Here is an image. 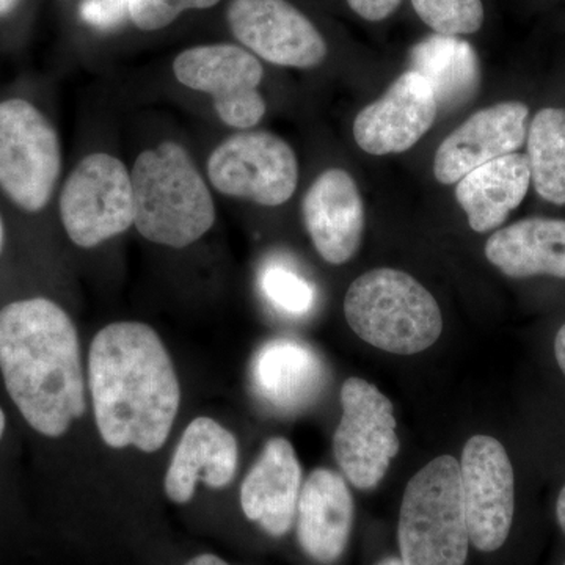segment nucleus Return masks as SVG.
I'll return each mask as SVG.
<instances>
[{
  "label": "nucleus",
  "instance_id": "obj_1",
  "mask_svg": "<svg viewBox=\"0 0 565 565\" xmlns=\"http://www.w3.org/2000/svg\"><path fill=\"white\" fill-rule=\"evenodd\" d=\"M0 384L40 440H61L84 416L79 334L51 297L33 294L0 303Z\"/></svg>",
  "mask_w": 565,
  "mask_h": 565
},
{
  "label": "nucleus",
  "instance_id": "obj_2",
  "mask_svg": "<svg viewBox=\"0 0 565 565\" xmlns=\"http://www.w3.org/2000/svg\"><path fill=\"white\" fill-rule=\"evenodd\" d=\"M88 384L104 444L156 452L169 440L181 388L152 327L126 321L99 330L88 355Z\"/></svg>",
  "mask_w": 565,
  "mask_h": 565
},
{
  "label": "nucleus",
  "instance_id": "obj_3",
  "mask_svg": "<svg viewBox=\"0 0 565 565\" xmlns=\"http://www.w3.org/2000/svg\"><path fill=\"white\" fill-rule=\"evenodd\" d=\"M134 226L152 244L185 248L215 223V204L192 156L177 141L140 152L131 170Z\"/></svg>",
  "mask_w": 565,
  "mask_h": 565
},
{
  "label": "nucleus",
  "instance_id": "obj_4",
  "mask_svg": "<svg viewBox=\"0 0 565 565\" xmlns=\"http://www.w3.org/2000/svg\"><path fill=\"white\" fill-rule=\"evenodd\" d=\"M344 315L364 343L396 355L426 351L444 332L433 294L412 275L390 267L370 270L352 282Z\"/></svg>",
  "mask_w": 565,
  "mask_h": 565
},
{
  "label": "nucleus",
  "instance_id": "obj_5",
  "mask_svg": "<svg viewBox=\"0 0 565 565\" xmlns=\"http://www.w3.org/2000/svg\"><path fill=\"white\" fill-rule=\"evenodd\" d=\"M404 565H465L470 546L460 463L440 456L405 487L397 525Z\"/></svg>",
  "mask_w": 565,
  "mask_h": 565
},
{
  "label": "nucleus",
  "instance_id": "obj_6",
  "mask_svg": "<svg viewBox=\"0 0 565 565\" xmlns=\"http://www.w3.org/2000/svg\"><path fill=\"white\" fill-rule=\"evenodd\" d=\"M61 174V137L46 111L25 96L0 98V199L24 217H39Z\"/></svg>",
  "mask_w": 565,
  "mask_h": 565
},
{
  "label": "nucleus",
  "instance_id": "obj_7",
  "mask_svg": "<svg viewBox=\"0 0 565 565\" xmlns=\"http://www.w3.org/2000/svg\"><path fill=\"white\" fill-rule=\"evenodd\" d=\"M57 207L71 243L98 247L134 225L131 172L115 156L93 152L63 182Z\"/></svg>",
  "mask_w": 565,
  "mask_h": 565
},
{
  "label": "nucleus",
  "instance_id": "obj_8",
  "mask_svg": "<svg viewBox=\"0 0 565 565\" xmlns=\"http://www.w3.org/2000/svg\"><path fill=\"white\" fill-rule=\"evenodd\" d=\"M207 178L222 195L281 206L297 191L299 161L281 137L248 129L223 140L211 152Z\"/></svg>",
  "mask_w": 565,
  "mask_h": 565
},
{
  "label": "nucleus",
  "instance_id": "obj_9",
  "mask_svg": "<svg viewBox=\"0 0 565 565\" xmlns=\"http://www.w3.org/2000/svg\"><path fill=\"white\" fill-rule=\"evenodd\" d=\"M343 415L333 435V452L344 478L359 490L381 484L401 448L393 404L377 386L349 377L341 388Z\"/></svg>",
  "mask_w": 565,
  "mask_h": 565
},
{
  "label": "nucleus",
  "instance_id": "obj_10",
  "mask_svg": "<svg viewBox=\"0 0 565 565\" xmlns=\"http://www.w3.org/2000/svg\"><path fill=\"white\" fill-rule=\"evenodd\" d=\"M180 84L214 99L223 125L248 131L266 115L258 87L264 68L256 55L236 44H202L182 51L173 62Z\"/></svg>",
  "mask_w": 565,
  "mask_h": 565
},
{
  "label": "nucleus",
  "instance_id": "obj_11",
  "mask_svg": "<svg viewBox=\"0 0 565 565\" xmlns=\"http://www.w3.org/2000/svg\"><path fill=\"white\" fill-rule=\"evenodd\" d=\"M459 463L470 544L479 552H497L508 541L514 522L511 459L497 438L475 435L465 445Z\"/></svg>",
  "mask_w": 565,
  "mask_h": 565
},
{
  "label": "nucleus",
  "instance_id": "obj_12",
  "mask_svg": "<svg viewBox=\"0 0 565 565\" xmlns=\"http://www.w3.org/2000/svg\"><path fill=\"white\" fill-rule=\"evenodd\" d=\"M226 20L241 44L273 65L308 70L327 57L321 32L288 0H232Z\"/></svg>",
  "mask_w": 565,
  "mask_h": 565
},
{
  "label": "nucleus",
  "instance_id": "obj_13",
  "mask_svg": "<svg viewBox=\"0 0 565 565\" xmlns=\"http://www.w3.org/2000/svg\"><path fill=\"white\" fill-rule=\"evenodd\" d=\"M437 114L430 85L415 71H407L356 115L353 139L367 154H399L423 139Z\"/></svg>",
  "mask_w": 565,
  "mask_h": 565
},
{
  "label": "nucleus",
  "instance_id": "obj_14",
  "mask_svg": "<svg viewBox=\"0 0 565 565\" xmlns=\"http://www.w3.org/2000/svg\"><path fill=\"white\" fill-rule=\"evenodd\" d=\"M527 117L530 109L522 102L498 103L476 111L435 152V180L457 184L478 167L520 150L526 141Z\"/></svg>",
  "mask_w": 565,
  "mask_h": 565
},
{
  "label": "nucleus",
  "instance_id": "obj_15",
  "mask_svg": "<svg viewBox=\"0 0 565 565\" xmlns=\"http://www.w3.org/2000/svg\"><path fill=\"white\" fill-rule=\"evenodd\" d=\"M305 228L323 262L340 266L351 262L362 245L364 206L352 174L329 169L305 193Z\"/></svg>",
  "mask_w": 565,
  "mask_h": 565
},
{
  "label": "nucleus",
  "instance_id": "obj_16",
  "mask_svg": "<svg viewBox=\"0 0 565 565\" xmlns=\"http://www.w3.org/2000/svg\"><path fill=\"white\" fill-rule=\"evenodd\" d=\"M297 541L316 563H337L348 548L353 525V498L343 476L316 468L300 490Z\"/></svg>",
  "mask_w": 565,
  "mask_h": 565
},
{
  "label": "nucleus",
  "instance_id": "obj_17",
  "mask_svg": "<svg viewBox=\"0 0 565 565\" xmlns=\"http://www.w3.org/2000/svg\"><path fill=\"white\" fill-rule=\"evenodd\" d=\"M237 463L236 437L215 419L199 416L185 427L178 441L163 479V490L173 503H189L199 481L211 489L232 484Z\"/></svg>",
  "mask_w": 565,
  "mask_h": 565
},
{
  "label": "nucleus",
  "instance_id": "obj_18",
  "mask_svg": "<svg viewBox=\"0 0 565 565\" xmlns=\"http://www.w3.org/2000/svg\"><path fill=\"white\" fill-rule=\"evenodd\" d=\"M302 490V467L286 438H270L245 476L241 505L245 516L273 537H282L294 525Z\"/></svg>",
  "mask_w": 565,
  "mask_h": 565
},
{
  "label": "nucleus",
  "instance_id": "obj_19",
  "mask_svg": "<svg viewBox=\"0 0 565 565\" xmlns=\"http://www.w3.org/2000/svg\"><path fill=\"white\" fill-rule=\"evenodd\" d=\"M250 377L253 392L267 407L297 414L321 396L327 370L321 356L307 344L274 340L253 356Z\"/></svg>",
  "mask_w": 565,
  "mask_h": 565
},
{
  "label": "nucleus",
  "instance_id": "obj_20",
  "mask_svg": "<svg viewBox=\"0 0 565 565\" xmlns=\"http://www.w3.org/2000/svg\"><path fill=\"white\" fill-rule=\"evenodd\" d=\"M486 256L509 278L548 275L565 280V221L527 217L497 230L487 239Z\"/></svg>",
  "mask_w": 565,
  "mask_h": 565
},
{
  "label": "nucleus",
  "instance_id": "obj_21",
  "mask_svg": "<svg viewBox=\"0 0 565 565\" xmlns=\"http://www.w3.org/2000/svg\"><path fill=\"white\" fill-rule=\"evenodd\" d=\"M530 184L526 154L511 152L465 174L457 182L456 200L473 232L490 233L522 204Z\"/></svg>",
  "mask_w": 565,
  "mask_h": 565
},
{
  "label": "nucleus",
  "instance_id": "obj_22",
  "mask_svg": "<svg viewBox=\"0 0 565 565\" xmlns=\"http://www.w3.org/2000/svg\"><path fill=\"white\" fill-rule=\"evenodd\" d=\"M411 65L433 88L438 109H459L475 98L481 84L478 55L459 36L435 33L423 40L412 50Z\"/></svg>",
  "mask_w": 565,
  "mask_h": 565
},
{
  "label": "nucleus",
  "instance_id": "obj_23",
  "mask_svg": "<svg viewBox=\"0 0 565 565\" xmlns=\"http://www.w3.org/2000/svg\"><path fill=\"white\" fill-rule=\"evenodd\" d=\"M527 166L535 192L545 202L565 204V110L545 107L526 134Z\"/></svg>",
  "mask_w": 565,
  "mask_h": 565
},
{
  "label": "nucleus",
  "instance_id": "obj_24",
  "mask_svg": "<svg viewBox=\"0 0 565 565\" xmlns=\"http://www.w3.org/2000/svg\"><path fill=\"white\" fill-rule=\"evenodd\" d=\"M412 6L438 35H471L484 24L482 0H412Z\"/></svg>",
  "mask_w": 565,
  "mask_h": 565
},
{
  "label": "nucleus",
  "instance_id": "obj_25",
  "mask_svg": "<svg viewBox=\"0 0 565 565\" xmlns=\"http://www.w3.org/2000/svg\"><path fill=\"white\" fill-rule=\"evenodd\" d=\"M259 281H262L264 296L278 310L292 316L308 315L313 310L315 286L286 264H266Z\"/></svg>",
  "mask_w": 565,
  "mask_h": 565
},
{
  "label": "nucleus",
  "instance_id": "obj_26",
  "mask_svg": "<svg viewBox=\"0 0 565 565\" xmlns=\"http://www.w3.org/2000/svg\"><path fill=\"white\" fill-rule=\"evenodd\" d=\"M221 0H131L129 20L143 32L169 28L184 11L207 10Z\"/></svg>",
  "mask_w": 565,
  "mask_h": 565
},
{
  "label": "nucleus",
  "instance_id": "obj_27",
  "mask_svg": "<svg viewBox=\"0 0 565 565\" xmlns=\"http://www.w3.org/2000/svg\"><path fill=\"white\" fill-rule=\"evenodd\" d=\"M129 6L131 0H84L81 17L93 28L110 29L129 17Z\"/></svg>",
  "mask_w": 565,
  "mask_h": 565
},
{
  "label": "nucleus",
  "instance_id": "obj_28",
  "mask_svg": "<svg viewBox=\"0 0 565 565\" xmlns=\"http://www.w3.org/2000/svg\"><path fill=\"white\" fill-rule=\"evenodd\" d=\"M403 0H348L353 13L371 22L384 21L392 17Z\"/></svg>",
  "mask_w": 565,
  "mask_h": 565
},
{
  "label": "nucleus",
  "instance_id": "obj_29",
  "mask_svg": "<svg viewBox=\"0 0 565 565\" xmlns=\"http://www.w3.org/2000/svg\"><path fill=\"white\" fill-rule=\"evenodd\" d=\"M555 356L557 364H559L561 371H563L565 375V323L563 327H561L559 332L556 333Z\"/></svg>",
  "mask_w": 565,
  "mask_h": 565
},
{
  "label": "nucleus",
  "instance_id": "obj_30",
  "mask_svg": "<svg viewBox=\"0 0 565 565\" xmlns=\"http://www.w3.org/2000/svg\"><path fill=\"white\" fill-rule=\"evenodd\" d=\"M9 241V225H7L6 215H3L2 207H0V264L6 259Z\"/></svg>",
  "mask_w": 565,
  "mask_h": 565
},
{
  "label": "nucleus",
  "instance_id": "obj_31",
  "mask_svg": "<svg viewBox=\"0 0 565 565\" xmlns=\"http://www.w3.org/2000/svg\"><path fill=\"white\" fill-rule=\"evenodd\" d=\"M24 0H0V22L9 20L18 11Z\"/></svg>",
  "mask_w": 565,
  "mask_h": 565
},
{
  "label": "nucleus",
  "instance_id": "obj_32",
  "mask_svg": "<svg viewBox=\"0 0 565 565\" xmlns=\"http://www.w3.org/2000/svg\"><path fill=\"white\" fill-rule=\"evenodd\" d=\"M185 565H230L225 563V561L221 559V557L211 555V553H204V555H199L192 557Z\"/></svg>",
  "mask_w": 565,
  "mask_h": 565
},
{
  "label": "nucleus",
  "instance_id": "obj_33",
  "mask_svg": "<svg viewBox=\"0 0 565 565\" xmlns=\"http://www.w3.org/2000/svg\"><path fill=\"white\" fill-rule=\"evenodd\" d=\"M556 519L557 523H559L561 530H563V533L565 534V486L564 489L561 490L559 498H557Z\"/></svg>",
  "mask_w": 565,
  "mask_h": 565
},
{
  "label": "nucleus",
  "instance_id": "obj_34",
  "mask_svg": "<svg viewBox=\"0 0 565 565\" xmlns=\"http://www.w3.org/2000/svg\"><path fill=\"white\" fill-rule=\"evenodd\" d=\"M377 565H404L401 557H386V559L381 561Z\"/></svg>",
  "mask_w": 565,
  "mask_h": 565
},
{
  "label": "nucleus",
  "instance_id": "obj_35",
  "mask_svg": "<svg viewBox=\"0 0 565 565\" xmlns=\"http://www.w3.org/2000/svg\"><path fill=\"white\" fill-rule=\"evenodd\" d=\"M564 565H565V563H564Z\"/></svg>",
  "mask_w": 565,
  "mask_h": 565
}]
</instances>
